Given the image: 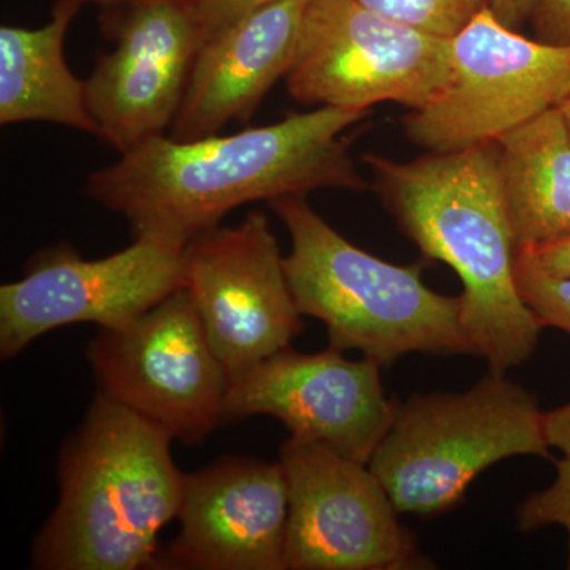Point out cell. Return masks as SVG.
Masks as SVG:
<instances>
[{
    "instance_id": "cell-1",
    "label": "cell",
    "mask_w": 570,
    "mask_h": 570,
    "mask_svg": "<svg viewBox=\"0 0 570 570\" xmlns=\"http://www.w3.org/2000/svg\"><path fill=\"white\" fill-rule=\"evenodd\" d=\"M367 111L317 107L232 135H159L89 176L86 193L135 236L186 247L250 202L316 189L365 190L347 130Z\"/></svg>"
},
{
    "instance_id": "cell-2",
    "label": "cell",
    "mask_w": 570,
    "mask_h": 570,
    "mask_svg": "<svg viewBox=\"0 0 570 570\" xmlns=\"http://www.w3.org/2000/svg\"><path fill=\"white\" fill-rule=\"evenodd\" d=\"M374 193L428 258L463 284L461 324L472 354L508 373L538 348L543 325L517 284V249L499 174L498 142L409 163L366 154Z\"/></svg>"
},
{
    "instance_id": "cell-3",
    "label": "cell",
    "mask_w": 570,
    "mask_h": 570,
    "mask_svg": "<svg viewBox=\"0 0 570 570\" xmlns=\"http://www.w3.org/2000/svg\"><path fill=\"white\" fill-rule=\"evenodd\" d=\"M174 438L97 393L59 455V502L32 546L45 570H137L157 562L160 531L178 517L184 474Z\"/></svg>"
},
{
    "instance_id": "cell-4",
    "label": "cell",
    "mask_w": 570,
    "mask_h": 570,
    "mask_svg": "<svg viewBox=\"0 0 570 570\" xmlns=\"http://www.w3.org/2000/svg\"><path fill=\"white\" fill-rule=\"evenodd\" d=\"M292 239L285 275L303 316L324 322L330 346L379 366L407 354H472L461 298L438 294L422 265H395L347 242L306 195L268 202Z\"/></svg>"
},
{
    "instance_id": "cell-5",
    "label": "cell",
    "mask_w": 570,
    "mask_h": 570,
    "mask_svg": "<svg viewBox=\"0 0 570 570\" xmlns=\"http://www.w3.org/2000/svg\"><path fill=\"white\" fill-rule=\"evenodd\" d=\"M546 412L535 395L490 371L464 393H428L397 404L370 460L397 512L455 509L487 469L512 456L549 459Z\"/></svg>"
},
{
    "instance_id": "cell-6",
    "label": "cell",
    "mask_w": 570,
    "mask_h": 570,
    "mask_svg": "<svg viewBox=\"0 0 570 570\" xmlns=\"http://www.w3.org/2000/svg\"><path fill=\"white\" fill-rule=\"evenodd\" d=\"M450 45L444 89L403 121L409 140L426 151L498 142L570 96V45L528 39L502 24L489 7Z\"/></svg>"
},
{
    "instance_id": "cell-7",
    "label": "cell",
    "mask_w": 570,
    "mask_h": 570,
    "mask_svg": "<svg viewBox=\"0 0 570 570\" xmlns=\"http://www.w3.org/2000/svg\"><path fill=\"white\" fill-rule=\"evenodd\" d=\"M450 39L389 20L356 0H307L291 96L317 107L367 111L379 104L420 110L449 80Z\"/></svg>"
},
{
    "instance_id": "cell-8",
    "label": "cell",
    "mask_w": 570,
    "mask_h": 570,
    "mask_svg": "<svg viewBox=\"0 0 570 570\" xmlns=\"http://www.w3.org/2000/svg\"><path fill=\"white\" fill-rule=\"evenodd\" d=\"M88 358L100 392L178 441H204L225 417L228 374L184 287L130 324L99 328Z\"/></svg>"
},
{
    "instance_id": "cell-9",
    "label": "cell",
    "mask_w": 570,
    "mask_h": 570,
    "mask_svg": "<svg viewBox=\"0 0 570 570\" xmlns=\"http://www.w3.org/2000/svg\"><path fill=\"white\" fill-rule=\"evenodd\" d=\"M288 493L285 564L294 570H419L433 562L397 520L370 464L292 438L279 450Z\"/></svg>"
},
{
    "instance_id": "cell-10",
    "label": "cell",
    "mask_w": 570,
    "mask_h": 570,
    "mask_svg": "<svg viewBox=\"0 0 570 570\" xmlns=\"http://www.w3.org/2000/svg\"><path fill=\"white\" fill-rule=\"evenodd\" d=\"M183 257L184 247L145 236L96 261L71 247L47 250L21 279L0 287L2 360L61 326L118 328L137 321L183 287Z\"/></svg>"
},
{
    "instance_id": "cell-11",
    "label": "cell",
    "mask_w": 570,
    "mask_h": 570,
    "mask_svg": "<svg viewBox=\"0 0 570 570\" xmlns=\"http://www.w3.org/2000/svg\"><path fill=\"white\" fill-rule=\"evenodd\" d=\"M189 292L228 379L246 373L303 332L284 257L264 213L198 235L183 257Z\"/></svg>"
},
{
    "instance_id": "cell-12",
    "label": "cell",
    "mask_w": 570,
    "mask_h": 570,
    "mask_svg": "<svg viewBox=\"0 0 570 570\" xmlns=\"http://www.w3.org/2000/svg\"><path fill=\"white\" fill-rule=\"evenodd\" d=\"M108 7L115 50L97 58L86 96L100 140L124 154L171 127L205 36L195 0Z\"/></svg>"
},
{
    "instance_id": "cell-13",
    "label": "cell",
    "mask_w": 570,
    "mask_h": 570,
    "mask_svg": "<svg viewBox=\"0 0 570 570\" xmlns=\"http://www.w3.org/2000/svg\"><path fill=\"white\" fill-rule=\"evenodd\" d=\"M381 367L365 356L348 360L332 346L317 354L287 347L228 379L225 417L269 415L292 438L367 464L397 407L382 389Z\"/></svg>"
},
{
    "instance_id": "cell-14",
    "label": "cell",
    "mask_w": 570,
    "mask_h": 570,
    "mask_svg": "<svg viewBox=\"0 0 570 570\" xmlns=\"http://www.w3.org/2000/svg\"><path fill=\"white\" fill-rule=\"evenodd\" d=\"M171 569L285 570L288 493L279 461L228 456L184 474Z\"/></svg>"
},
{
    "instance_id": "cell-15",
    "label": "cell",
    "mask_w": 570,
    "mask_h": 570,
    "mask_svg": "<svg viewBox=\"0 0 570 570\" xmlns=\"http://www.w3.org/2000/svg\"><path fill=\"white\" fill-rule=\"evenodd\" d=\"M306 2L262 7L209 37L195 59L170 137L197 140L227 124L249 121L294 62Z\"/></svg>"
},
{
    "instance_id": "cell-16",
    "label": "cell",
    "mask_w": 570,
    "mask_h": 570,
    "mask_svg": "<svg viewBox=\"0 0 570 570\" xmlns=\"http://www.w3.org/2000/svg\"><path fill=\"white\" fill-rule=\"evenodd\" d=\"M85 0H56L51 20L37 29L0 28V122H52L94 135L86 81L63 58V39Z\"/></svg>"
},
{
    "instance_id": "cell-17",
    "label": "cell",
    "mask_w": 570,
    "mask_h": 570,
    "mask_svg": "<svg viewBox=\"0 0 570 570\" xmlns=\"http://www.w3.org/2000/svg\"><path fill=\"white\" fill-rule=\"evenodd\" d=\"M499 174L517 249L570 235V134L560 108L498 141Z\"/></svg>"
},
{
    "instance_id": "cell-18",
    "label": "cell",
    "mask_w": 570,
    "mask_h": 570,
    "mask_svg": "<svg viewBox=\"0 0 570 570\" xmlns=\"http://www.w3.org/2000/svg\"><path fill=\"white\" fill-rule=\"evenodd\" d=\"M389 20L452 39L480 10L485 0H356Z\"/></svg>"
},
{
    "instance_id": "cell-19",
    "label": "cell",
    "mask_w": 570,
    "mask_h": 570,
    "mask_svg": "<svg viewBox=\"0 0 570 570\" xmlns=\"http://www.w3.org/2000/svg\"><path fill=\"white\" fill-rule=\"evenodd\" d=\"M517 284L540 324L570 335V277L547 275L517 258Z\"/></svg>"
},
{
    "instance_id": "cell-20",
    "label": "cell",
    "mask_w": 570,
    "mask_h": 570,
    "mask_svg": "<svg viewBox=\"0 0 570 570\" xmlns=\"http://www.w3.org/2000/svg\"><path fill=\"white\" fill-rule=\"evenodd\" d=\"M517 523L524 532L560 527L570 534V455L557 461V479L549 489L524 499L517 510Z\"/></svg>"
},
{
    "instance_id": "cell-21",
    "label": "cell",
    "mask_w": 570,
    "mask_h": 570,
    "mask_svg": "<svg viewBox=\"0 0 570 570\" xmlns=\"http://www.w3.org/2000/svg\"><path fill=\"white\" fill-rule=\"evenodd\" d=\"M281 0H195L205 41L262 7Z\"/></svg>"
},
{
    "instance_id": "cell-22",
    "label": "cell",
    "mask_w": 570,
    "mask_h": 570,
    "mask_svg": "<svg viewBox=\"0 0 570 570\" xmlns=\"http://www.w3.org/2000/svg\"><path fill=\"white\" fill-rule=\"evenodd\" d=\"M531 22L535 39L570 45V0H539Z\"/></svg>"
},
{
    "instance_id": "cell-23",
    "label": "cell",
    "mask_w": 570,
    "mask_h": 570,
    "mask_svg": "<svg viewBox=\"0 0 570 570\" xmlns=\"http://www.w3.org/2000/svg\"><path fill=\"white\" fill-rule=\"evenodd\" d=\"M519 261L547 275L570 277V235L547 245L520 250Z\"/></svg>"
},
{
    "instance_id": "cell-24",
    "label": "cell",
    "mask_w": 570,
    "mask_h": 570,
    "mask_svg": "<svg viewBox=\"0 0 570 570\" xmlns=\"http://www.w3.org/2000/svg\"><path fill=\"white\" fill-rule=\"evenodd\" d=\"M485 3L502 24L519 29L531 21L539 0H485Z\"/></svg>"
},
{
    "instance_id": "cell-25",
    "label": "cell",
    "mask_w": 570,
    "mask_h": 570,
    "mask_svg": "<svg viewBox=\"0 0 570 570\" xmlns=\"http://www.w3.org/2000/svg\"><path fill=\"white\" fill-rule=\"evenodd\" d=\"M546 433L550 448L570 455V403L546 412Z\"/></svg>"
},
{
    "instance_id": "cell-26",
    "label": "cell",
    "mask_w": 570,
    "mask_h": 570,
    "mask_svg": "<svg viewBox=\"0 0 570 570\" xmlns=\"http://www.w3.org/2000/svg\"><path fill=\"white\" fill-rule=\"evenodd\" d=\"M558 108H560L562 118H564L566 126H568L570 134V96L568 97V99L562 100L560 107Z\"/></svg>"
},
{
    "instance_id": "cell-27",
    "label": "cell",
    "mask_w": 570,
    "mask_h": 570,
    "mask_svg": "<svg viewBox=\"0 0 570 570\" xmlns=\"http://www.w3.org/2000/svg\"><path fill=\"white\" fill-rule=\"evenodd\" d=\"M116 2H119V0H85V3H100L104 7L112 6Z\"/></svg>"
},
{
    "instance_id": "cell-28",
    "label": "cell",
    "mask_w": 570,
    "mask_h": 570,
    "mask_svg": "<svg viewBox=\"0 0 570 570\" xmlns=\"http://www.w3.org/2000/svg\"><path fill=\"white\" fill-rule=\"evenodd\" d=\"M568 568L570 569V542H569V558H568Z\"/></svg>"
}]
</instances>
